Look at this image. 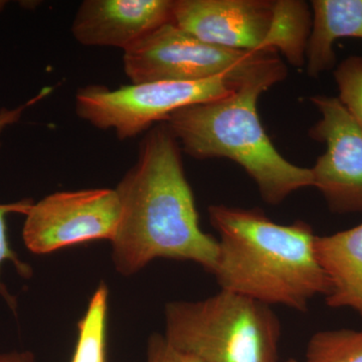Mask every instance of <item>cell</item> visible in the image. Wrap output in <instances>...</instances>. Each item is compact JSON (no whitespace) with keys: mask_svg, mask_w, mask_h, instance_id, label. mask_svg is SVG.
I'll use <instances>...</instances> for the list:
<instances>
[{"mask_svg":"<svg viewBox=\"0 0 362 362\" xmlns=\"http://www.w3.org/2000/svg\"><path fill=\"white\" fill-rule=\"evenodd\" d=\"M51 90L52 88H45V89L40 90V94H37V96L33 98V99L28 100L25 104H21L20 106L16 107V108L0 109V135H1L7 128L11 127V126L14 125V124L20 122L23 113H25L28 108H30L33 105L40 101L42 98L47 96Z\"/></svg>","mask_w":362,"mask_h":362,"instance_id":"19","label":"cell"},{"mask_svg":"<svg viewBox=\"0 0 362 362\" xmlns=\"http://www.w3.org/2000/svg\"><path fill=\"white\" fill-rule=\"evenodd\" d=\"M166 340L201 362H279L281 323L271 306L221 290L166 305Z\"/></svg>","mask_w":362,"mask_h":362,"instance_id":"4","label":"cell"},{"mask_svg":"<svg viewBox=\"0 0 362 362\" xmlns=\"http://www.w3.org/2000/svg\"><path fill=\"white\" fill-rule=\"evenodd\" d=\"M33 204L35 202L33 199H21V201L11 202V204H0V269H1V265L4 262H11V264L16 267L18 273L25 279L32 277L33 270L28 264L21 261L18 254L11 249V245H9L8 237H7L6 216L11 214H21L26 216ZM0 295L6 300L11 310L16 311V298L7 291L6 285L1 282V279H0Z\"/></svg>","mask_w":362,"mask_h":362,"instance_id":"17","label":"cell"},{"mask_svg":"<svg viewBox=\"0 0 362 362\" xmlns=\"http://www.w3.org/2000/svg\"><path fill=\"white\" fill-rule=\"evenodd\" d=\"M147 362H201L195 357L175 349L165 337L153 334L148 343Z\"/></svg>","mask_w":362,"mask_h":362,"instance_id":"18","label":"cell"},{"mask_svg":"<svg viewBox=\"0 0 362 362\" xmlns=\"http://www.w3.org/2000/svg\"><path fill=\"white\" fill-rule=\"evenodd\" d=\"M311 30V11L306 2L275 0L273 21L264 49L280 52L293 66H303Z\"/></svg>","mask_w":362,"mask_h":362,"instance_id":"13","label":"cell"},{"mask_svg":"<svg viewBox=\"0 0 362 362\" xmlns=\"http://www.w3.org/2000/svg\"><path fill=\"white\" fill-rule=\"evenodd\" d=\"M305 362H362V329L315 333L307 344Z\"/></svg>","mask_w":362,"mask_h":362,"instance_id":"15","label":"cell"},{"mask_svg":"<svg viewBox=\"0 0 362 362\" xmlns=\"http://www.w3.org/2000/svg\"><path fill=\"white\" fill-rule=\"evenodd\" d=\"M107 311L108 288L102 283L93 295L85 316L78 322L77 346L71 362H107Z\"/></svg>","mask_w":362,"mask_h":362,"instance_id":"14","label":"cell"},{"mask_svg":"<svg viewBox=\"0 0 362 362\" xmlns=\"http://www.w3.org/2000/svg\"><path fill=\"white\" fill-rule=\"evenodd\" d=\"M339 97L344 108L362 128V58L349 57L334 71Z\"/></svg>","mask_w":362,"mask_h":362,"instance_id":"16","label":"cell"},{"mask_svg":"<svg viewBox=\"0 0 362 362\" xmlns=\"http://www.w3.org/2000/svg\"><path fill=\"white\" fill-rule=\"evenodd\" d=\"M321 118L309 131L326 151L311 169L313 185L333 213L362 211V128L338 98H312Z\"/></svg>","mask_w":362,"mask_h":362,"instance_id":"8","label":"cell"},{"mask_svg":"<svg viewBox=\"0 0 362 362\" xmlns=\"http://www.w3.org/2000/svg\"><path fill=\"white\" fill-rule=\"evenodd\" d=\"M7 4H8V2L6 0H0V13L6 9Z\"/></svg>","mask_w":362,"mask_h":362,"instance_id":"21","label":"cell"},{"mask_svg":"<svg viewBox=\"0 0 362 362\" xmlns=\"http://www.w3.org/2000/svg\"><path fill=\"white\" fill-rule=\"evenodd\" d=\"M264 92L242 88L230 96L181 108L163 123L188 156L235 161L251 176L264 201L279 204L312 187L313 178L310 168L281 156L267 135L257 108Z\"/></svg>","mask_w":362,"mask_h":362,"instance_id":"3","label":"cell"},{"mask_svg":"<svg viewBox=\"0 0 362 362\" xmlns=\"http://www.w3.org/2000/svg\"><path fill=\"white\" fill-rule=\"evenodd\" d=\"M116 192L121 216L112 245L119 273L132 275L157 258L194 262L214 273L218 240L199 226L180 145L165 124L145 136Z\"/></svg>","mask_w":362,"mask_h":362,"instance_id":"1","label":"cell"},{"mask_svg":"<svg viewBox=\"0 0 362 362\" xmlns=\"http://www.w3.org/2000/svg\"><path fill=\"white\" fill-rule=\"evenodd\" d=\"M121 216L116 189L63 192L33 204L25 216L23 238L35 254L115 238Z\"/></svg>","mask_w":362,"mask_h":362,"instance_id":"7","label":"cell"},{"mask_svg":"<svg viewBox=\"0 0 362 362\" xmlns=\"http://www.w3.org/2000/svg\"><path fill=\"white\" fill-rule=\"evenodd\" d=\"M312 30L307 47V71L312 78L335 64V40L362 39V0H314Z\"/></svg>","mask_w":362,"mask_h":362,"instance_id":"12","label":"cell"},{"mask_svg":"<svg viewBox=\"0 0 362 362\" xmlns=\"http://www.w3.org/2000/svg\"><path fill=\"white\" fill-rule=\"evenodd\" d=\"M275 0H175L173 25L206 44L262 52Z\"/></svg>","mask_w":362,"mask_h":362,"instance_id":"9","label":"cell"},{"mask_svg":"<svg viewBox=\"0 0 362 362\" xmlns=\"http://www.w3.org/2000/svg\"><path fill=\"white\" fill-rule=\"evenodd\" d=\"M239 90L226 78L199 82H147L110 90L87 86L76 96L78 117L100 129H114L126 139L164 122L171 114L190 105L230 96Z\"/></svg>","mask_w":362,"mask_h":362,"instance_id":"6","label":"cell"},{"mask_svg":"<svg viewBox=\"0 0 362 362\" xmlns=\"http://www.w3.org/2000/svg\"><path fill=\"white\" fill-rule=\"evenodd\" d=\"M173 0H86L71 25L74 37L88 47L130 49L173 21Z\"/></svg>","mask_w":362,"mask_h":362,"instance_id":"10","label":"cell"},{"mask_svg":"<svg viewBox=\"0 0 362 362\" xmlns=\"http://www.w3.org/2000/svg\"><path fill=\"white\" fill-rule=\"evenodd\" d=\"M287 362H297L296 361H295V359H289V361H288Z\"/></svg>","mask_w":362,"mask_h":362,"instance_id":"22","label":"cell"},{"mask_svg":"<svg viewBox=\"0 0 362 362\" xmlns=\"http://www.w3.org/2000/svg\"><path fill=\"white\" fill-rule=\"evenodd\" d=\"M316 252L329 281L326 303L362 316V223L334 235H317Z\"/></svg>","mask_w":362,"mask_h":362,"instance_id":"11","label":"cell"},{"mask_svg":"<svg viewBox=\"0 0 362 362\" xmlns=\"http://www.w3.org/2000/svg\"><path fill=\"white\" fill-rule=\"evenodd\" d=\"M35 357L30 351L9 352V354H0V362H33Z\"/></svg>","mask_w":362,"mask_h":362,"instance_id":"20","label":"cell"},{"mask_svg":"<svg viewBox=\"0 0 362 362\" xmlns=\"http://www.w3.org/2000/svg\"><path fill=\"white\" fill-rule=\"evenodd\" d=\"M209 216L220 235L213 275L221 290L299 312L329 292L317 256V235L308 223L280 225L259 209L225 204L209 206Z\"/></svg>","mask_w":362,"mask_h":362,"instance_id":"2","label":"cell"},{"mask_svg":"<svg viewBox=\"0 0 362 362\" xmlns=\"http://www.w3.org/2000/svg\"><path fill=\"white\" fill-rule=\"evenodd\" d=\"M124 71L133 84L199 82L226 78L239 89L269 90L287 68L275 52H245L206 44L173 23L150 33L124 52Z\"/></svg>","mask_w":362,"mask_h":362,"instance_id":"5","label":"cell"}]
</instances>
